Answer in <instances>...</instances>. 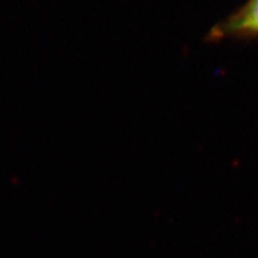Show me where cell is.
Returning a JSON list of instances; mask_svg holds the SVG:
<instances>
[{"mask_svg":"<svg viewBox=\"0 0 258 258\" xmlns=\"http://www.w3.org/2000/svg\"><path fill=\"white\" fill-rule=\"evenodd\" d=\"M224 30L239 34H258V0H249L246 5L232 16L225 24Z\"/></svg>","mask_w":258,"mask_h":258,"instance_id":"6da1fadb","label":"cell"}]
</instances>
